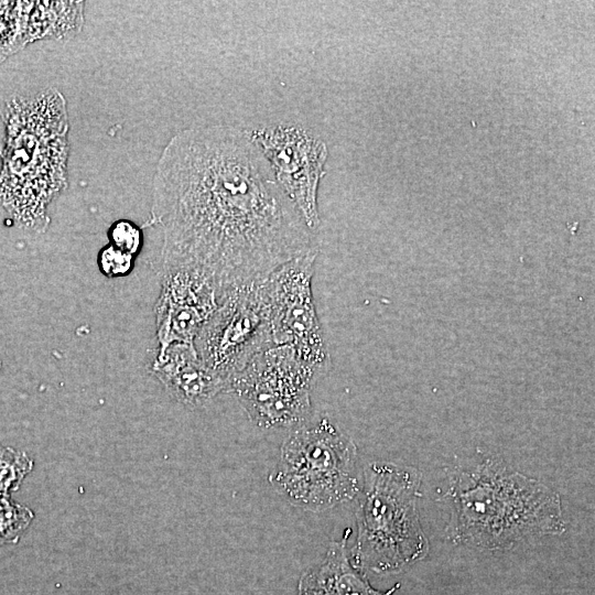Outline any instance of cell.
<instances>
[{
  "label": "cell",
  "instance_id": "1",
  "mask_svg": "<svg viewBox=\"0 0 595 595\" xmlns=\"http://www.w3.org/2000/svg\"><path fill=\"white\" fill-rule=\"evenodd\" d=\"M151 220L163 232L162 269L198 270L224 295L317 251L315 232L249 131L229 126L186 129L169 141Z\"/></svg>",
  "mask_w": 595,
  "mask_h": 595
},
{
  "label": "cell",
  "instance_id": "2",
  "mask_svg": "<svg viewBox=\"0 0 595 595\" xmlns=\"http://www.w3.org/2000/svg\"><path fill=\"white\" fill-rule=\"evenodd\" d=\"M0 205L21 227L44 231L47 207L67 188L69 122L56 88L12 98L2 111Z\"/></svg>",
  "mask_w": 595,
  "mask_h": 595
},
{
  "label": "cell",
  "instance_id": "3",
  "mask_svg": "<svg viewBox=\"0 0 595 595\" xmlns=\"http://www.w3.org/2000/svg\"><path fill=\"white\" fill-rule=\"evenodd\" d=\"M444 498L451 539L469 547L507 549L565 530L559 495L494 458L453 475Z\"/></svg>",
  "mask_w": 595,
  "mask_h": 595
},
{
  "label": "cell",
  "instance_id": "4",
  "mask_svg": "<svg viewBox=\"0 0 595 595\" xmlns=\"http://www.w3.org/2000/svg\"><path fill=\"white\" fill-rule=\"evenodd\" d=\"M365 484L354 565L391 572L422 559L428 541L416 508L420 474L413 468L372 464Z\"/></svg>",
  "mask_w": 595,
  "mask_h": 595
},
{
  "label": "cell",
  "instance_id": "5",
  "mask_svg": "<svg viewBox=\"0 0 595 595\" xmlns=\"http://www.w3.org/2000/svg\"><path fill=\"white\" fill-rule=\"evenodd\" d=\"M271 479L298 506L312 510L333 507L359 490L356 447L322 419L288 437Z\"/></svg>",
  "mask_w": 595,
  "mask_h": 595
},
{
  "label": "cell",
  "instance_id": "6",
  "mask_svg": "<svg viewBox=\"0 0 595 595\" xmlns=\"http://www.w3.org/2000/svg\"><path fill=\"white\" fill-rule=\"evenodd\" d=\"M262 281L228 292L194 340L198 358L226 389L257 355L274 346Z\"/></svg>",
  "mask_w": 595,
  "mask_h": 595
},
{
  "label": "cell",
  "instance_id": "7",
  "mask_svg": "<svg viewBox=\"0 0 595 595\" xmlns=\"http://www.w3.org/2000/svg\"><path fill=\"white\" fill-rule=\"evenodd\" d=\"M317 377L290 347L272 346L236 375L229 389L258 425L290 426L310 414L311 388Z\"/></svg>",
  "mask_w": 595,
  "mask_h": 595
},
{
  "label": "cell",
  "instance_id": "8",
  "mask_svg": "<svg viewBox=\"0 0 595 595\" xmlns=\"http://www.w3.org/2000/svg\"><path fill=\"white\" fill-rule=\"evenodd\" d=\"M316 255L282 264L262 281L261 289L273 345L290 347L320 376L329 356L312 294Z\"/></svg>",
  "mask_w": 595,
  "mask_h": 595
},
{
  "label": "cell",
  "instance_id": "9",
  "mask_svg": "<svg viewBox=\"0 0 595 595\" xmlns=\"http://www.w3.org/2000/svg\"><path fill=\"white\" fill-rule=\"evenodd\" d=\"M249 133L269 161L277 182L315 232L320 224L317 187L327 158L325 143L300 127L278 126Z\"/></svg>",
  "mask_w": 595,
  "mask_h": 595
},
{
  "label": "cell",
  "instance_id": "10",
  "mask_svg": "<svg viewBox=\"0 0 595 595\" xmlns=\"http://www.w3.org/2000/svg\"><path fill=\"white\" fill-rule=\"evenodd\" d=\"M226 295L205 273L188 268L163 270L155 303L159 351L174 344L194 345L203 325Z\"/></svg>",
  "mask_w": 595,
  "mask_h": 595
},
{
  "label": "cell",
  "instance_id": "11",
  "mask_svg": "<svg viewBox=\"0 0 595 595\" xmlns=\"http://www.w3.org/2000/svg\"><path fill=\"white\" fill-rule=\"evenodd\" d=\"M152 369L165 388L186 405H199L226 390L224 383L201 361L194 345L169 346L158 353Z\"/></svg>",
  "mask_w": 595,
  "mask_h": 595
},
{
  "label": "cell",
  "instance_id": "12",
  "mask_svg": "<svg viewBox=\"0 0 595 595\" xmlns=\"http://www.w3.org/2000/svg\"><path fill=\"white\" fill-rule=\"evenodd\" d=\"M349 530L339 542H333L323 562L300 578L298 595H391L374 589L349 561L346 541Z\"/></svg>",
  "mask_w": 595,
  "mask_h": 595
},
{
  "label": "cell",
  "instance_id": "13",
  "mask_svg": "<svg viewBox=\"0 0 595 595\" xmlns=\"http://www.w3.org/2000/svg\"><path fill=\"white\" fill-rule=\"evenodd\" d=\"M32 519L30 508L12 500L10 495H0V547L17 543Z\"/></svg>",
  "mask_w": 595,
  "mask_h": 595
},
{
  "label": "cell",
  "instance_id": "14",
  "mask_svg": "<svg viewBox=\"0 0 595 595\" xmlns=\"http://www.w3.org/2000/svg\"><path fill=\"white\" fill-rule=\"evenodd\" d=\"M32 468L33 461L24 452L0 445V495L18 490Z\"/></svg>",
  "mask_w": 595,
  "mask_h": 595
},
{
  "label": "cell",
  "instance_id": "15",
  "mask_svg": "<svg viewBox=\"0 0 595 595\" xmlns=\"http://www.w3.org/2000/svg\"><path fill=\"white\" fill-rule=\"evenodd\" d=\"M108 239L110 245L133 257L142 246L141 229L127 219H119L109 227Z\"/></svg>",
  "mask_w": 595,
  "mask_h": 595
},
{
  "label": "cell",
  "instance_id": "16",
  "mask_svg": "<svg viewBox=\"0 0 595 595\" xmlns=\"http://www.w3.org/2000/svg\"><path fill=\"white\" fill-rule=\"evenodd\" d=\"M98 266L106 277H122L131 271L133 267V256L108 244L98 253Z\"/></svg>",
  "mask_w": 595,
  "mask_h": 595
},
{
  "label": "cell",
  "instance_id": "17",
  "mask_svg": "<svg viewBox=\"0 0 595 595\" xmlns=\"http://www.w3.org/2000/svg\"><path fill=\"white\" fill-rule=\"evenodd\" d=\"M0 367H1V360H0Z\"/></svg>",
  "mask_w": 595,
  "mask_h": 595
}]
</instances>
